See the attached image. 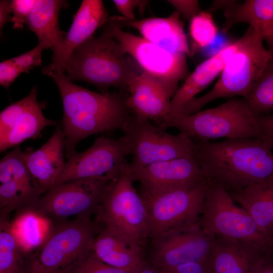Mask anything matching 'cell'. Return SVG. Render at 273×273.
Returning a JSON list of instances; mask_svg holds the SVG:
<instances>
[{
  "mask_svg": "<svg viewBox=\"0 0 273 273\" xmlns=\"http://www.w3.org/2000/svg\"><path fill=\"white\" fill-rule=\"evenodd\" d=\"M160 127H174L191 139H259L256 116L244 98H233L216 107L168 118Z\"/></svg>",
  "mask_w": 273,
  "mask_h": 273,
  "instance_id": "7",
  "label": "cell"
},
{
  "mask_svg": "<svg viewBox=\"0 0 273 273\" xmlns=\"http://www.w3.org/2000/svg\"><path fill=\"white\" fill-rule=\"evenodd\" d=\"M65 273H129L99 260L92 252L88 257Z\"/></svg>",
  "mask_w": 273,
  "mask_h": 273,
  "instance_id": "31",
  "label": "cell"
},
{
  "mask_svg": "<svg viewBox=\"0 0 273 273\" xmlns=\"http://www.w3.org/2000/svg\"><path fill=\"white\" fill-rule=\"evenodd\" d=\"M22 73L12 59L4 60L0 63V84L6 89Z\"/></svg>",
  "mask_w": 273,
  "mask_h": 273,
  "instance_id": "35",
  "label": "cell"
},
{
  "mask_svg": "<svg viewBox=\"0 0 273 273\" xmlns=\"http://www.w3.org/2000/svg\"><path fill=\"white\" fill-rule=\"evenodd\" d=\"M37 87L34 86L26 97L1 112V152L36 138L47 126L57 125V121L44 116L42 110L45 104L37 101Z\"/></svg>",
  "mask_w": 273,
  "mask_h": 273,
  "instance_id": "15",
  "label": "cell"
},
{
  "mask_svg": "<svg viewBox=\"0 0 273 273\" xmlns=\"http://www.w3.org/2000/svg\"><path fill=\"white\" fill-rule=\"evenodd\" d=\"M45 49H47L44 45L38 43L33 49L12 58V60L22 73H28L34 67L41 66L42 52Z\"/></svg>",
  "mask_w": 273,
  "mask_h": 273,
  "instance_id": "33",
  "label": "cell"
},
{
  "mask_svg": "<svg viewBox=\"0 0 273 273\" xmlns=\"http://www.w3.org/2000/svg\"><path fill=\"white\" fill-rule=\"evenodd\" d=\"M113 3L118 12L123 17L121 19L126 21L136 20L133 11L139 7L141 12H144L148 2V1L140 0H114Z\"/></svg>",
  "mask_w": 273,
  "mask_h": 273,
  "instance_id": "34",
  "label": "cell"
},
{
  "mask_svg": "<svg viewBox=\"0 0 273 273\" xmlns=\"http://www.w3.org/2000/svg\"><path fill=\"white\" fill-rule=\"evenodd\" d=\"M64 72L70 81L81 80L101 88L128 87L140 73L121 45L105 28L76 48Z\"/></svg>",
  "mask_w": 273,
  "mask_h": 273,
  "instance_id": "3",
  "label": "cell"
},
{
  "mask_svg": "<svg viewBox=\"0 0 273 273\" xmlns=\"http://www.w3.org/2000/svg\"><path fill=\"white\" fill-rule=\"evenodd\" d=\"M68 6L63 0H37L26 25L36 35L38 44L53 52L52 62L59 57L66 33L59 26V14Z\"/></svg>",
  "mask_w": 273,
  "mask_h": 273,
  "instance_id": "23",
  "label": "cell"
},
{
  "mask_svg": "<svg viewBox=\"0 0 273 273\" xmlns=\"http://www.w3.org/2000/svg\"><path fill=\"white\" fill-rule=\"evenodd\" d=\"M11 179L21 185L34 207L43 193L30 173L19 146L14 147L0 161V183Z\"/></svg>",
  "mask_w": 273,
  "mask_h": 273,
  "instance_id": "27",
  "label": "cell"
},
{
  "mask_svg": "<svg viewBox=\"0 0 273 273\" xmlns=\"http://www.w3.org/2000/svg\"><path fill=\"white\" fill-rule=\"evenodd\" d=\"M192 139V154L203 178L229 194L273 175V152L259 139H229L216 142Z\"/></svg>",
  "mask_w": 273,
  "mask_h": 273,
  "instance_id": "1",
  "label": "cell"
},
{
  "mask_svg": "<svg viewBox=\"0 0 273 273\" xmlns=\"http://www.w3.org/2000/svg\"><path fill=\"white\" fill-rule=\"evenodd\" d=\"M257 120L260 130L259 139L266 146L272 150L273 148V115L257 116Z\"/></svg>",
  "mask_w": 273,
  "mask_h": 273,
  "instance_id": "36",
  "label": "cell"
},
{
  "mask_svg": "<svg viewBox=\"0 0 273 273\" xmlns=\"http://www.w3.org/2000/svg\"><path fill=\"white\" fill-rule=\"evenodd\" d=\"M249 273H273V250L264 251L252 263Z\"/></svg>",
  "mask_w": 273,
  "mask_h": 273,
  "instance_id": "39",
  "label": "cell"
},
{
  "mask_svg": "<svg viewBox=\"0 0 273 273\" xmlns=\"http://www.w3.org/2000/svg\"><path fill=\"white\" fill-rule=\"evenodd\" d=\"M12 1L1 0L0 1V31L2 34L3 28L8 22H11L12 14Z\"/></svg>",
  "mask_w": 273,
  "mask_h": 273,
  "instance_id": "40",
  "label": "cell"
},
{
  "mask_svg": "<svg viewBox=\"0 0 273 273\" xmlns=\"http://www.w3.org/2000/svg\"><path fill=\"white\" fill-rule=\"evenodd\" d=\"M238 46V40L228 44L196 67L172 98L167 119L179 116L187 104L219 75Z\"/></svg>",
  "mask_w": 273,
  "mask_h": 273,
  "instance_id": "19",
  "label": "cell"
},
{
  "mask_svg": "<svg viewBox=\"0 0 273 273\" xmlns=\"http://www.w3.org/2000/svg\"><path fill=\"white\" fill-rule=\"evenodd\" d=\"M64 150L65 134L62 128H58L38 149L23 152L26 165L43 194L55 185L65 167Z\"/></svg>",
  "mask_w": 273,
  "mask_h": 273,
  "instance_id": "20",
  "label": "cell"
},
{
  "mask_svg": "<svg viewBox=\"0 0 273 273\" xmlns=\"http://www.w3.org/2000/svg\"><path fill=\"white\" fill-rule=\"evenodd\" d=\"M0 273H7V272H0Z\"/></svg>",
  "mask_w": 273,
  "mask_h": 273,
  "instance_id": "44",
  "label": "cell"
},
{
  "mask_svg": "<svg viewBox=\"0 0 273 273\" xmlns=\"http://www.w3.org/2000/svg\"><path fill=\"white\" fill-rule=\"evenodd\" d=\"M130 168L134 181L140 183V193L188 187L205 179L192 154L140 168Z\"/></svg>",
  "mask_w": 273,
  "mask_h": 273,
  "instance_id": "16",
  "label": "cell"
},
{
  "mask_svg": "<svg viewBox=\"0 0 273 273\" xmlns=\"http://www.w3.org/2000/svg\"><path fill=\"white\" fill-rule=\"evenodd\" d=\"M223 30L238 23L251 26L273 55V0H246L224 11Z\"/></svg>",
  "mask_w": 273,
  "mask_h": 273,
  "instance_id": "25",
  "label": "cell"
},
{
  "mask_svg": "<svg viewBox=\"0 0 273 273\" xmlns=\"http://www.w3.org/2000/svg\"><path fill=\"white\" fill-rule=\"evenodd\" d=\"M237 3L238 1H214L207 11L211 13V12L219 10L226 11L234 6Z\"/></svg>",
  "mask_w": 273,
  "mask_h": 273,
  "instance_id": "41",
  "label": "cell"
},
{
  "mask_svg": "<svg viewBox=\"0 0 273 273\" xmlns=\"http://www.w3.org/2000/svg\"><path fill=\"white\" fill-rule=\"evenodd\" d=\"M167 271L174 273H215L209 257L201 261L183 264Z\"/></svg>",
  "mask_w": 273,
  "mask_h": 273,
  "instance_id": "38",
  "label": "cell"
},
{
  "mask_svg": "<svg viewBox=\"0 0 273 273\" xmlns=\"http://www.w3.org/2000/svg\"><path fill=\"white\" fill-rule=\"evenodd\" d=\"M207 181V180H206ZM199 224L206 233L250 242L273 250V242L250 214L222 187L207 181Z\"/></svg>",
  "mask_w": 273,
  "mask_h": 273,
  "instance_id": "9",
  "label": "cell"
},
{
  "mask_svg": "<svg viewBox=\"0 0 273 273\" xmlns=\"http://www.w3.org/2000/svg\"><path fill=\"white\" fill-rule=\"evenodd\" d=\"M108 23L106 29L143 71L177 84L190 74L185 54L169 51L143 37L124 31L111 17Z\"/></svg>",
  "mask_w": 273,
  "mask_h": 273,
  "instance_id": "14",
  "label": "cell"
},
{
  "mask_svg": "<svg viewBox=\"0 0 273 273\" xmlns=\"http://www.w3.org/2000/svg\"><path fill=\"white\" fill-rule=\"evenodd\" d=\"M128 155L130 148L123 136L118 140L98 137L89 148L68 159L55 186L80 178L110 182L120 174Z\"/></svg>",
  "mask_w": 273,
  "mask_h": 273,
  "instance_id": "12",
  "label": "cell"
},
{
  "mask_svg": "<svg viewBox=\"0 0 273 273\" xmlns=\"http://www.w3.org/2000/svg\"><path fill=\"white\" fill-rule=\"evenodd\" d=\"M218 32V28L209 12L202 11L193 17L189 25L191 56L212 44Z\"/></svg>",
  "mask_w": 273,
  "mask_h": 273,
  "instance_id": "30",
  "label": "cell"
},
{
  "mask_svg": "<svg viewBox=\"0 0 273 273\" xmlns=\"http://www.w3.org/2000/svg\"><path fill=\"white\" fill-rule=\"evenodd\" d=\"M26 252L9 221V217L0 218V272L25 273L23 262Z\"/></svg>",
  "mask_w": 273,
  "mask_h": 273,
  "instance_id": "28",
  "label": "cell"
},
{
  "mask_svg": "<svg viewBox=\"0 0 273 273\" xmlns=\"http://www.w3.org/2000/svg\"><path fill=\"white\" fill-rule=\"evenodd\" d=\"M157 269V268H156ZM159 273H174L167 270L157 269Z\"/></svg>",
  "mask_w": 273,
  "mask_h": 273,
  "instance_id": "43",
  "label": "cell"
},
{
  "mask_svg": "<svg viewBox=\"0 0 273 273\" xmlns=\"http://www.w3.org/2000/svg\"><path fill=\"white\" fill-rule=\"evenodd\" d=\"M167 2L175 9L180 16L189 21L202 11L198 1L169 0Z\"/></svg>",
  "mask_w": 273,
  "mask_h": 273,
  "instance_id": "37",
  "label": "cell"
},
{
  "mask_svg": "<svg viewBox=\"0 0 273 273\" xmlns=\"http://www.w3.org/2000/svg\"><path fill=\"white\" fill-rule=\"evenodd\" d=\"M134 181L126 162L108 183L94 222L97 232L105 231L145 249L149 236L147 210Z\"/></svg>",
  "mask_w": 273,
  "mask_h": 273,
  "instance_id": "4",
  "label": "cell"
},
{
  "mask_svg": "<svg viewBox=\"0 0 273 273\" xmlns=\"http://www.w3.org/2000/svg\"><path fill=\"white\" fill-rule=\"evenodd\" d=\"M123 136L130 148L133 168L184 157L192 154L193 140L179 132L172 134L152 121L132 116L124 130Z\"/></svg>",
  "mask_w": 273,
  "mask_h": 273,
  "instance_id": "10",
  "label": "cell"
},
{
  "mask_svg": "<svg viewBox=\"0 0 273 273\" xmlns=\"http://www.w3.org/2000/svg\"><path fill=\"white\" fill-rule=\"evenodd\" d=\"M244 99L256 116L267 114L273 110V58Z\"/></svg>",
  "mask_w": 273,
  "mask_h": 273,
  "instance_id": "29",
  "label": "cell"
},
{
  "mask_svg": "<svg viewBox=\"0 0 273 273\" xmlns=\"http://www.w3.org/2000/svg\"><path fill=\"white\" fill-rule=\"evenodd\" d=\"M214 236L199 223L149 239L145 248L147 262L157 269L172 270L184 264L208 258Z\"/></svg>",
  "mask_w": 273,
  "mask_h": 273,
  "instance_id": "13",
  "label": "cell"
},
{
  "mask_svg": "<svg viewBox=\"0 0 273 273\" xmlns=\"http://www.w3.org/2000/svg\"><path fill=\"white\" fill-rule=\"evenodd\" d=\"M97 233L91 217L61 221L29 254L25 273H65L93 252Z\"/></svg>",
  "mask_w": 273,
  "mask_h": 273,
  "instance_id": "6",
  "label": "cell"
},
{
  "mask_svg": "<svg viewBox=\"0 0 273 273\" xmlns=\"http://www.w3.org/2000/svg\"><path fill=\"white\" fill-rule=\"evenodd\" d=\"M252 217L273 242V175L264 180L230 194Z\"/></svg>",
  "mask_w": 273,
  "mask_h": 273,
  "instance_id": "26",
  "label": "cell"
},
{
  "mask_svg": "<svg viewBox=\"0 0 273 273\" xmlns=\"http://www.w3.org/2000/svg\"><path fill=\"white\" fill-rule=\"evenodd\" d=\"M207 181L152 193H140L145 203L149 240L199 223Z\"/></svg>",
  "mask_w": 273,
  "mask_h": 273,
  "instance_id": "8",
  "label": "cell"
},
{
  "mask_svg": "<svg viewBox=\"0 0 273 273\" xmlns=\"http://www.w3.org/2000/svg\"><path fill=\"white\" fill-rule=\"evenodd\" d=\"M93 253L102 262L129 273L136 272L147 262L145 249L104 231L97 232Z\"/></svg>",
  "mask_w": 273,
  "mask_h": 273,
  "instance_id": "24",
  "label": "cell"
},
{
  "mask_svg": "<svg viewBox=\"0 0 273 273\" xmlns=\"http://www.w3.org/2000/svg\"><path fill=\"white\" fill-rule=\"evenodd\" d=\"M266 250H271L215 235L209 257L215 273H249L252 263Z\"/></svg>",
  "mask_w": 273,
  "mask_h": 273,
  "instance_id": "22",
  "label": "cell"
},
{
  "mask_svg": "<svg viewBox=\"0 0 273 273\" xmlns=\"http://www.w3.org/2000/svg\"><path fill=\"white\" fill-rule=\"evenodd\" d=\"M37 0H13L11 2L13 28L21 30L26 24L28 17Z\"/></svg>",
  "mask_w": 273,
  "mask_h": 273,
  "instance_id": "32",
  "label": "cell"
},
{
  "mask_svg": "<svg viewBox=\"0 0 273 273\" xmlns=\"http://www.w3.org/2000/svg\"><path fill=\"white\" fill-rule=\"evenodd\" d=\"M238 40L237 49L225 63L212 89L189 102L179 116L199 112L204 106L217 99L247 96L273 55L251 26H249Z\"/></svg>",
  "mask_w": 273,
  "mask_h": 273,
  "instance_id": "5",
  "label": "cell"
},
{
  "mask_svg": "<svg viewBox=\"0 0 273 273\" xmlns=\"http://www.w3.org/2000/svg\"><path fill=\"white\" fill-rule=\"evenodd\" d=\"M109 182L80 178L55 186L39 199L32 210L60 221L95 215Z\"/></svg>",
  "mask_w": 273,
  "mask_h": 273,
  "instance_id": "11",
  "label": "cell"
},
{
  "mask_svg": "<svg viewBox=\"0 0 273 273\" xmlns=\"http://www.w3.org/2000/svg\"><path fill=\"white\" fill-rule=\"evenodd\" d=\"M126 103L134 115L160 126L170 115V101L178 84L142 71L129 83Z\"/></svg>",
  "mask_w": 273,
  "mask_h": 273,
  "instance_id": "17",
  "label": "cell"
},
{
  "mask_svg": "<svg viewBox=\"0 0 273 273\" xmlns=\"http://www.w3.org/2000/svg\"><path fill=\"white\" fill-rule=\"evenodd\" d=\"M108 12L101 0H83L73 16L69 31L64 38L58 58L43 67L42 72L65 73V64L73 51L91 37L99 27L109 21Z\"/></svg>",
  "mask_w": 273,
  "mask_h": 273,
  "instance_id": "18",
  "label": "cell"
},
{
  "mask_svg": "<svg viewBox=\"0 0 273 273\" xmlns=\"http://www.w3.org/2000/svg\"><path fill=\"white\" fill-rule=\"evenodd\" d=\"M135 273H159L158 270L149 264L147 261L143 266Z\"/></svg>",
  "mask_w": 273,
  "mask_h": 273,
  "instance_id": "42",
  "label": "cell"
},
{
  "mask_svg": "<svg viewBox=\"0 0 273 273\" xmlns=\"http://www.w3.org/2000/svg\"><path fill=\"white\" fill-rule=\"evenodd\" d=\"M119 21L136 29L146 40L172 52L191 56L190 46L184 31L180 15L176 11L164 18L152 17L133 21Z\"/></svg>",
  "mask_w": 273,
  "mask_h": 273,
  "instance_id": "21",
  "label": "cell"
},
{
  "mask_svg": "<svg viewBox=\"0 0 273 273\" xmlns=\"http://www.w3.org/2000/svg\"><path fill=\"white\" fill-rule=\"evenodd\" d=\"M55 81L62 101L65 155L76 152L78 143L99 133L124 130L132 115L126 98L112 92L97 93L69 81L65 73L44 72Z\"/></svg>",
  "mask_w": 273,
  "mask_h": 273,
  "instance_id": "2",
  "label": "cell"
}]
</instances>
